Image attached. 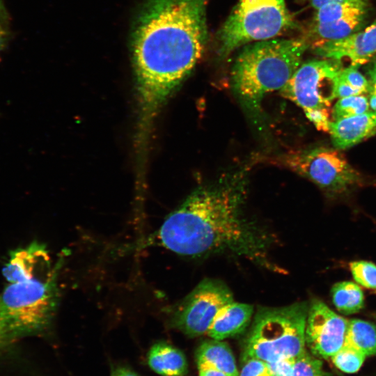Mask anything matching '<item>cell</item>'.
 <instances>
[{
  "label": "cell",
  "mask_w": 376,
  "mask_h": 376,
  "mask_svg": "<svg viewBox=\"0 0 376 376\" xmlns=\"http://www.w3.org/2000/svg\"><path fill=\"white\" fill-rule=\"evenodd\" d=\"M246 171L241 170L194 190L164 220L157 239L181 256L229 254L283 273L270 259L272 235L244 212Z\"/></svg>",
  "instance_id": "6da1fadb"
},
{
  "label": "cell",
  "mask_w": 376,
  "mask_h": 376,
  "mask_svg": "<svg viewBox=\"0 0 376 376\" xmlns=\"http://www.w3.org/2000/svg\"><path fill=\"white\" fill-rule=\"evenodd\" d=\"M209 0H149L132 42L139 134L148 132L162 104L201 58Z\"/></svg>",
  "instance_id": "7a4b0ae2"
},
{
  "label": "cell",
  "mask_w": 376,
  "mask_h": 376,
  "mask_svg": "<svg viewBox=\"0 0 376 376\" xmlns=\"http://www.w3.org/2000/svg\"><path fill=\"white\" fill-rule=\"evenodd\" d=\"M308 46L303 39L276 38L244 45L231 70V86L238 98L253 109L267 93L281 91Z\"/></svg>",
  "instance_id": "3957f363"
},
{
  "label": "cell",
  "mask_w": 376,
  "mask_h": 376,
  "mask_svg": "<svg viewBox=\"0 0 376 376\" xmlns=\"http://www.w3.org/2000/svg\"><path fill=\"white\" fill-rule=\"evenodd\" d=\"M57 267L8 283L0 296V324L6 342L46 329L56 311Z\"/></svg>",
  "instance_id": "277c9868"
},
{
  "label": "cell",
  "mask_w": 376,
  "mask_h": 376,
  "mask_svg": "<svg viewBox=\"0 0 376 376\" xmlns=\"http://www.w3.org/2000/svg\"><path fill=\"white\" fill-rule=\"evenodd\" d=\"M308 309L303 301L260 308L244 339L242 356L268 363L305 354Z\"/></svg>",
  "instance_id": "5b68a950"
},
{
  "label": "cell",
  "mask_w": 376,
  "mask_h": 376,
  "mask_svg": "<svg viewBox=\"0 0 376 376\" xmlns=\"http://www.w3.org/2000/svg\"><path fill=\"white\" fill-rule=\"evenodd\" d=\"M293 25L285 0H240L218 33V53L226 57L246 44L276 38Z\"/></svg>",
  "instance_id": "8992f818"
},
{
  "label": "cell",
  "mask_w": 376,
  "mask_h": 376,
  "mask_svg": "<svg viewBox=\"0 0 376 376\" xmlns=\"http://www.w3.org/2000/svg\"><path fill=\"white\" fill-rule=\"evenodd\" d=\"M340 61L313 60L300 65L281 91L286 98L302 109L307 118L320 125L329 118V107L335 100L334 81L343 70Z\"/></svg>",
  "instance_id": "52a82bcc"
},
{
  "label": "cell",
  "mask_w": 376,
  "mask_h": 376,
  "mask_svg": "<svg viewBox=\"0 0 376 376\" xmlns=\"http://www.w3.org/2000/svg\"><path fill=\"white\" fill-rule=\"evenodd\" d=\"M285 166L331 194L361 184L363 178L339 150L325 146L297 150L282 158Z\"/></svg>",
  "instance_id": "ba28073f"
},
{
  "label": "cell",
  "mask_w": 376,
  "mask_h": 376,
  "mask_svg": "<svg viewBox=\"0 0 376 376\" xmlns=\"http://www.w3.org/2000/svg\"><path fill=\"white\" fill-rule=\"evenodd\" d=\"M233 301V294L226 284L205 279L177 305L171 323L189 336H201L207 334L218 312Z\"/></svg>",
  "instance_id": "9c48e42d"
},
{
  "label": "cell",
  "mask_w": 376,
  "mask_h": 376,
  "mask_svg": "<svg viewBox=\"0 0 376 376\" xmlns=\"http://www.w3.org/2000/svg\"><path fill=\"white\" fill-rule=\"evenodd\" d=\"M348 320L323 301L314 299L308 306L306 343L317 357L329 359L343 346Z\"/></svg>",
  "instance_id": "30bf717a"
},
{
  "label": "cell",
  "mask_w": 376,
  "mask_h": 376,
  "mask_svg": "<svg viewBox=\"0 0 376 376\" xmlns=\"http://www.w3.org/2000/svg\"><path fill=\"white\" fill-rule=\"evenodd\" d=\"M313 50L326 59L341 62L348 58L350 65L359 68L370 62L376 54V21L363 31L325 42L313 47Z\"/></svg>",
  "instance_id": "8fae6325"
},
{
  "label": "cell",
  "mask_w": 376,
  "mask_h": 376,
  "mask_svg": "<svg viewBox=\"0 0 376 376\" xmlns=\"http://www.w3.org/2000/svg\"><path fill=\"white\" fill-rule=\"evenodd\" d=\"M46 247L34 242L14 251L3 268V276L8 283L34 277L54 266Z\"/></svg>",
  "instance_id": "7c38bea8"
},
{
  "label": "cell",
  "mask_w": 376,
  "mask_h": 376,
  "mask_svg": "<svg viewBox=\"0 0 376 376\" xmlns=\"http://www.w3.org/2000/svg\"><path fill=\"white\" fill-rule=\"evenodd\" d=\"M335 148H350L376 134V113H366L331 120L329 132Z\"/></svg>",
  "instance_id": "4fadbf2b"
},
{
  "label": "cell",
  "mask_w": 376,
  "mask_h": 376,
  "mask_svg": "<svg viewBox=\"0 0 376 376\" xmlns=\"http://www.w3.org/2000/svg\"><path fill=\"white\" fill-rule=\"evenodd\" d=\"M253 313L251 305L233 301L218 312L207 334L221 340L237 335L248 327Z\"/></svg>",
  "instance_id": "5bb4252c"
},
{
  "label": "cell",
  "mask_w": 376,
  "mask_h": 376,
  "mask_svg": "<svg viewBox=\"0 0 376 376\" xmlns=\"http://www.w3.org/2000/svg\"><path fill=\"white\" fill-rule=\"evenodd\" d=\"M147 361L154 372L162 376H183L187 370L182 352L164 342H158L150 347Z\"/></svg>",
  "instance_id": "9a60e30c"
},
{
  "label": "cell",
  "mask_w": 376,
  "mask_h": 376,
  "mask_svg": "<svg viewBox=\"0 0 376 376\" xmlns=\"http://www.w3.org/2000/svg\"><path fill=\"white\" fill-rule=\"evenodd\" d=\"M196 362L200 367H211L228 376H239L235 359L228 345L221 340L203 341L196 352Z\"/></svg>",
  "instance_id": "2e32d148"
},
{
  "label": "cell",
  "mask_w": 376,
  "mask_h": 376,
  "mask_svg": "<svg viewBox=\"0 0 376 376\" xmlns=\"http://www.w3.org/2000/svg\"><path fill=\"white\" fill-rule=\"evenodd\" d=\"M343 345L360 352L366 357L376 355V325L361 319L348 320Z\"/></svg>",
  "instance_id": "e0dca14e"
},
{
  "label": "cell",
  "mask_w": 376,
  "mask_h": 376,
  "mask_svg": "<svg viewBox=\"0 0 376 376\" xmlns=\"http://www.w3.org/2000/svg\"><path fill=\"white\" fill-rule=\"evenodd\" d=\"M366 16L349 17L338 21L314 23L312 35V47L327 41L343 38L359 31L363 26Z\"/></svg>",
  "instance_id": "ac0fdd59"
},
{
  "label": "cell",
  "mask_w": 376,
  "mask_h": 376,
  "mask_svg": "<svg viewBox=\"0 0 376 376\" xmlns=\"http://www.w3.org/2000/svg\"><path fill=\"white\" fill-rule=\"evenodd\" d=\"M331 293L334 305L344 315L358 313L364 306L363 291L354 282H338L332 286Z\"/></svg>",
  "instance_id": "d6986e66"
},
{
  "label": "cell",
  "mask_w": 376,
  "mask_h": 376,
  "mask_svg": "<svg viewBox=\"0 0 376 376\" xmlns=\"http://www.w3.org/2000/svg\"><path fill=\"white\" fill-rule=\"evenodd\" d=\"M316 10L314 23H324L366 16L367 5L349 2L331 3L322 6Z\"/></svg>",
  "instance_id": "ffe728a7"
},
{
  "label": "cell",
  "mask_w": 376,
  "mask_h": 376,
  "mask_svg": "<svg viewBox=\"0 0 376 376\" xmlns=\"http://www.w3.org/2000/svg\"><path fill=\"white\" fill-rule=\"evenodd\" d=\"M368 111V97L365 95L339 98L331 110L332 120L361 114Z\"/></svg>",
  "instance_id": "44dd1931"
},
{
  "label": "cell",
  "mask_w": 376,
  "mask_h": 376,
  "mask_svg": "<svg viewBox=\"0 0 376 376\" xmlns=\"http://www.w3.org/2000/svg\"><path fill=\"white\" fill-rule=\"evenodd\" d=\"M366 357L360 352L343 345L331 360L334 365L345 373H355L362 366Z\"/></svg>",
  "instance_id": "7402d4cb"
},
{
  "label": "cell",
  "mask_w": 376,
  "mask_h": 376,
  "mask_svg": "<svg viewBox=\"0 0 376 376\" xmlns=\"http://www.w3.org/2000/svg\"><path fill=\"white\" fill-rule=\"evenodd\" d=\"M288 376H331L317 357L307 352L297 359L294 368Z\"/></svg>",
  "instance_id": "603a6c76"
},
{
  "label": "cell",
  "mask_w": 376,
  "mask_h": 376,
  "mask_svg": "<svg viewBox=\"0 0 376 376\" xmlns=\"http://www.w3.org/2000/svg\"><path fill=\"white\" fill-rule=\"evenodd\" d=\"M350 269L357 283L376 290V265L366 260L352 261L350 263Z\"/></svg>",
  "instance_id": "cb8c5ba5"
},
{
  "label": "cell",
  "mask_w": 376,
  "mask_h": 376,
  "mask_svg": "<svg viewBox=\"0 0 376 376\" xmlns=\"http://www.w3.org/2000/svg\"><path fill=\"white\" fill-rule=\"evenodd\" d=\"M340 77L361 94L368 93L370 82L359 70L357 67L350 65L343 68L339 74Z\"/></svg>",
  "instance_id": "d4e9b609"
},
{
  "label": "cell",
  "mask_w": 376,
  "mask_h": 376,
  "mask_svg": "<svg viewBox=\"0 0 376 376\" xmlns=\"http://www.w3.org/2000/svg\"><path fill=\"white\" fill-rule=\"evenodd\" d=\"M239 376H272L267 363L255 357L242 356Z\"/></svg>",
  "instance_id": "484cf974"
},
{
  "label": "cell",
  "mask_w": 376,
  "mask_h": 376,
  "mask_svg": "<svg viewBox=\"0 0 376 376\" xmlns=\"http://www.w3.org/2000/svg\"><path fill=\"white\" fill-rule=\"evenodd\" d=\"M297 358L285 357L267 363L272 376H288L292 370Z\"/></svg>",
  "instance_id": "4316f807"
},
{
  "label": "cell",
  "mask_w": 376,
  "mask_h": 376,
  "mask_svg": "<svg viewBox=\"0 0 376 376\" xmlns=\"http://www.w3.org/2000/svg\"><path fill=\"white\" fill-rule=\"evenodd\" d=\"M347 2L367 5L366 0H311V4L315 10H318L324 5L331 3Z\"/></svg>",
  "instance_id": "83f0119b"
},
{
  "label": "cell",
  "mask_w": 376,
  "mask_h": 376,
  "mask_svg": "<svg viewBox=\"0 0 376 376\" xmlns=\"http://www.w3.org/2000/svg\"><path fill=\"white\" fill-rule=\"evenodd\" d=\"M367 74L369 77L370 89L376 91V58H373L371 63L370 62Z\"/></svg>",
  "instance_id": "f1b7e54d"
},
{
  "label": "cell",
  "mask_w": 376,
  "mask_h": 376,
  "mask_svg": "<svg viewBox=\"0 0 376 376\" xmlns=\"http://www.w3.org/2000/svg\"><path fill=\"white\" fill-rule=\"evenodd\" d=\"M199 376H228L222 371L211 367H200Z\"/></svg>",
  "instance_id": "f546056e"
},
{
  "label": "cell",
  "mask_w": 376,
  "mask_h": 376,
  "mask_svg": "<svg viewBox=\"0 0 376 376\" xmlns=\"http://www.w3.org/2000/svg\"><path fill=\"white\" fill-rule=\"evenodd\" d=\"M110 376H140L133 370L125 367H118L114 368Z\"/></svg>",
  "instance_id": "4dcf8cb0"
},
{
  "label": "cell",
  "mask_w": 376,
  "mask_h": 376,
  "mask_svg": "<svg viewBox=\"0 0 376 376\" xmlns=\"http://www.w3.org/2000/svg\"><path fill=\"white\" fill-rule=\"evenodd\" d=\"M368 93V102L370 111L376 113V91L370 89Z\"/></svg>",
  "instance_id": "1f68e13d"
},
{
  "label": "cell",
  "mask_w": 376,
  "mask_h": 376,
  "mask_svg": "<svg viewBox=\"0 0 376 376\" xmlns=\"http://www.w3.org/2000/svg\"><path fill=\"white\" fill-rule=\"evenodd\" d=\"M4 343H6V340H5V338H4V336L1 330V324H0V345H3Z\"/></svg>",
  "instance_id": "d6a6232c"
},
{
  "label": "cell",
  "mask_w": 376,
  "mask_h": 376,
  "mask_svg": "<svg viewBox=\"0 0 376 376\" xmlns=\"http://www.w3.org/2000/svg\"><path fill=\"white\" fill-rule=\"evenodd\" d=\"M3 38V31L2 27L0 25V46L1 45Z\"/></svg>",
  "instance_id": "836d02e7"
}]
</instances>
